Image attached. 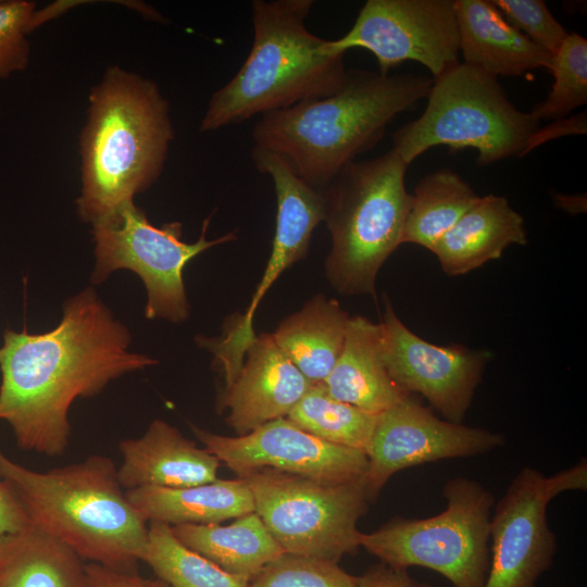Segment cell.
<instances>
[{
    "mask_svg": "<svg viewBox=\"0 0 587 587\" xmlns=\"http://www.w3.org/2000/svg\"><path fill=\"white\" fill-rule=\"evenodd\" d=\"M126 495L148 522L170 526L218 524L255 510L251 489L241 477L185 488L140 487Z\"/></svg>",
    "mask_w": 587,
    "mask_h": 587,
    "instance_id": "cell-22",
    "label": "cell"
},
{
    "mask_svg": "<svg viewBox=\"0 0 587 587\" xmlns=\"http://www.w3.org/2000/svg\"><path fill=\"white\" fill-rule=\"evenodd\" d=\"M446 509L426 519L396 517L375 532L361 533L360 546L382 563L422 566L452 587H484L490 560L492 494L466 477L449 479Z\"/></svg>",
    "mask_w": 587,
    "mask_h": 587,
    "instance_id": "cell-8",
    "label": "cell"
},
{
    "mask_svg": "<svg viewBox=\"0 0 587 587\" xmlns=\"http://www.w3.org/2000/svg\"><path fill=\"white\" fill-rule=\"evenodd\" d=\"M191 429L203 447L238 477L274 469L325 484H346L364 479L369 467L364 452L324 441L287 417L234 437L195 425Z\"/></svg>",
    "mask_w": 587,
    "mask_h": 587,
    "instance_id": "cell-13",
    "label": "cell"
},
{
    "mask_svg": "<svg viewBox=\"0 0 587 587\" xmlns=\"http://www.w3.org/2000/svg\"><path fill=\"white\" fill-rule=\"evenodd\" d=\"M0 587H86V564L67 545L32 525L0 538Z\"/></svg>",
    "mask_w": 587,
    "mask_h": 587,
    "instance_id": "cell-24",
    "label": "cell"
},
{
    "mask_svg": "<svg viewBox=\"0 0 587 587\" xmlns=\"http://www.w3.org/2000/svg\"><path fill=\"white\" fill-rule=\"evenodd\" d=\"M504 437L439 419L412 396L378 413L370 449L365 488L371 502L397 472L439 460L485 454Z\"/></svg>",
    "mask_w": 587,
    "mask_h": 587,
    "instance_id": "cell-15",
    "label": "cell"
},
{
    "mask_svg": "<svg viewBox=\"0 0 587 587\" xmlns=\"http://www.w3.org/2000/svg\"><path fill=\"white\" fill-rule=\"evenodd\" d=\"M377 415L334 398L321 383L311 385L287 419L324 441L366 454Z\"/></svg>",
    "mask_w": 587,
    "mask_h": 587,
    "instance_id": "cell-27",
    "label": "cell"
},
{
    "mask_svg": "<svg viewBox=\"0 0 587 587\" xmlns=\"http://www.w3.org/2000/svg\"><path fill=\"white\" fill-rule=\"evenodd\" d=\"M550 72L553 84L547 97L529 112L539 121L566 117L587 102V40L577 33H569L553 55Z\"/></svg>",
    "mask_w": 587,
    "mask_h": 587,
    "instance_id": "cell-29",
    "label": "cell"
},
{
    "mask_svg": "<svg viewBox=\"0 0 587 587\" xmlns=\"http://www.w3.org/2000/svg\"><path fill=\"white\" fill-rule=\"evenodd\" d=\"M587 461L584 459L574 466L560 471L553 476L546 477V489L550 500L563 491L586 490Z\"/></svg>",
    "mask_w": 587,
    "mask_h": 587,
    "instance_id": "cell-37",
    "label": "cell"
},
{
    "mask_svg": "<svg viewBox=\"0 0 587 587\" xmlns=\"http://www.w3.org/2000/svg\"><path fill=\"white\" fill-rule=\"evenodd\" d=\"M251 159L257 170L268 175L277 200L275 235L262 278L245 313L229 324L220 338L197 337L224 371L225 387L238 375L248 347L255 339L253 316L261 299L279 275L303 259L314 228L325 220V196L303 182L276 153L253 146Z\"/></svg>",
    "mask_w": 587,
    "mask_h": 587,
    "instance_id": "cell-11",
    "label": "cell"
},
{
    "mask_svg": "<svg viewBox=\"0 0 587 587\" xmlns=\"http://www.w3.org/2000/svg\"><path fill=\"white\" fill-rule=\"evenodd\" d=\"M313 0H253V42L235 76L210 98L199 130L238 124L338 91L348 78L344 54L305 21Z\"/></svg>",
    "mask_w": 587,
    "mask_h": 587,
    "instance_id": "cell-5",
    "label": "cell"
},
{
    "mask_svg": "<svg viewBox=\"0 0 587 587\" xmlns=\"http://www.w3.org/2000/svg\"><path fill=\"white\" fill-rule=\"evenodd\" d=\"M118 450L122 464L117 478L125 490L185 488L217 479L221 461L160 419L139 438L121 440Z\"/></svg>",
    "mask_w": 587,
    "mask_h": 587,
    "instance_id": "cell-18",
    "label": "cell"
},
{
    "mask_svg": "<svg viewBox=\"0 0 587 587\" xmlns=\"http://www.w3.org/2000/svg\"><path fill=\"white\" fill-rule=\"evenodd\" d=\"M0 479L32 525L67 545L83 560L136 572L147 547L149 522L128 499L112 459L95 454L36 472L0 449Z\"/></svg>",
    "mask_w": 587,
    "mask_h": 587,
    "instance_id": "cell-4",
    "label": "cell"
},
{
    "mask_svg": "<svg viewBox=\"0 0 587 587\" xmlns=\"http://www.w3.org/2000/svg\"><path fill=\"white\" fill-rule=\"evenodd\" d=\"M433 78L349 70L335 93L261 115L254 146L279 155L311 187L324 190L383 138L389 122L427 97Z\"/></svg>",
    "mask_w": 587,
    "mask_h": 587,
    "instance_id": "cell-2",
    "label": "cell"
},
{
    "mask_svg": "<svg viewBox=\"0 0 587 587\" xmlns=\"http://www.w3.org/2000/svg\"><path fill=\"white\" fill-rule=\"evenodd\" d=\"M132 335L89 286L63 303L49 332L5 329L0 347V421L20 448L48 457L70 444L68 412L118 377L154 365L130 351Z\"/></svg>",
    "mask_w": 587,
    "mask_h": 587,
    "instance_id": "cell-1",
    "label": "cell"
},
{
    "mask_svg": "<svg viewBox=\"0 0 587 587\" xmlns=\"http://www.w3.org/2000/svg\"><path fill=\"white\" fill-rule=\"evenodd\" d=\"M36 3L27 0H0V80L25 71L30 61L27 38Z\"/></svg>",
    "mask_w": 587,
    "mask_h": 587,
    "instance_id": "cell-31",
    "label": "cell"
},
{
    "mask_svg": "<svg viewBox=\"0 0 587 587\" xmlns=\"http://www.w3.org/2000/svg\"><path fill=\"white\" fill-rule=\"evenodd\" d=\"M212 214L202 223L197 241L183 240L180 222L153 225L134 200L118 204L91 223L95 267L90 282L99 285L117 270L136 273L147 291L145 316L182 323L189 316L183 273L201 252L237 239L236 230L208 239Z\"/></svg>",
    "mask_w": 587,
    "mask_h": 587,
    "instance_id": "cell-9",
    "label": "cell"
},
{
    "mask_svg": "<svg viewBox=\"0 0 587 587\" xmlns=\"http://www.w3.org/2000/svg\"><path fill=\"white\" fill-rule=\"evenodd\" d=\"M333 54L361 48L372 52L379 74L415 61L436 77L459 62L454 0H367L352 27L327 41Z\"/></svg>",
    "mask_w": 587,
    "mask_h": 587,
    "instance_id": "cell-12",
    "label": "cell"
},
{
    "mask_svg": "<svg viewBox=\"0 0 587 587\" xmlns=\"http://www.w3.org/2000/svg\"><path fill=\"white\" fill-rule=\"evenodd\" d=\"M526 242L523 216L507 198L486 195L477 198L430 251L447 275L459 276L499 259L509 246Z\"/></svg>",
    "mask_w": 587,
    "mask_h": 587,
    "instance_id": "cell-21",
    "label": "cell"
},
{
    "mask_svg": "<svg viewBox=\"0 0 587 587\" xmlns=\"http://www.w3.org/2000/svg\"><path fill=\"white\" fill-rule=\"evenodd\" d=\"M171 528L184 546L250 582L267 563L285 553L255 512L226 526L182 524Z\"/></svg>",
    "mask_w": 587,
    "mask_h": 587,
    "instance_id": "cell-25",
    "label": "cell"
},
{
    "mask_svg": "<svg viewBox=\"0 0 587 587\" xmlns=\"http://www.w3.org/2000/svg\"><path fill=\"white\" fill-rule=\"evenodd\" d=\"M546 476L524 467L490 520V560L484 587H535L551 566L557 538L547 520Z\"/></svg>",
    "mask_w": 587,
    "mask_h": 587,
    "instance_id": "cell-16",
    "label": "cell"
},
{
    "mask_svg": "<svg viewBox=\"0 0 587 587\" xmlns=\"http://www.w3.org/2000/svg\"><path fill=\"white\" fill-rule=\"evenodd\" d=\"M86 587H171L157 578L140 576L137 572H124L97 563L86 564Z\"/></svg>",
    "mask_w": 587,
    "mask_h": 587,
    "instance_id": "cell-33",
    "label": "cell"
},
{
    "mask_svg": "<svg viewBox=\"0 0 587 587\" xmlns=\"http://www.w3.org/2000/svg\"><path fill=\"white\" fill-rule=\"evenodd\" d=\"M408 164L395 148L348 164L323 190L332 248L325 274L341 295H373L377 274L400 246L410 193Z\"/></svg>",
    "mask_w": 587,
    "mask_h": 587,
    "instance_id": "cell-6",
    "label": "cell"
},
{
    "mask_svg": "<svg viewBox=\"0 0 587 587\" xmlns=\"http://www.w3.org/2000/svg\"><path fill=\"white\" fill-rule=\"evenodd\" d=\"M250 587H359L358 576L338 563L317 558L283 553L267 563Z\"/></svg>",
    "mask_w": 587,
    "mask_h": 587,
    "instance_id": "cell-30",
    "label": "cell"
},
{
    "mask_svg": "<svg viewBox=\"0 0 587 587\" xmlns=\"http://www.w3.org/2000/svg\"><path fill=\"white\" fill-rule=\"evenodd\" d=\"M463 62L494 76L551 68L553 57L514 28L488 0H454Z\"/></svg>",
    "mask_w": 587,
    "mask_h": 587,
    "instance_id": "cell-19",
    "label": "cell"
},
{
    "mask_svg": "<svg viewBox=\"0 0 587 587\" xmlns=\"http://www.w3.org/2000/svg\"><path fill=\"white\" fill-rule=\"evenodd\" d=\"M349 319L336 299L319 294L284 319L272 335L304 377L321 384L341 353Z\"/></svg>",
    "mask_w": 587,
    "mask_h": 587,
    "instance_id": "cell-23",
    "label": "cell"
},
{
    "mask_svg": "<svg viewBox=\"0 0 587 587\" xmlns=\"http://www.w3.org/2000/svg\"><path fill=\"white\" fill-rule=\"evenodd\" d=\"M358 584L359 587H433L413 578L407 569L394 567L382 562L358 576Z\"/></svg>",
    "mask_w": 587,
    "mask_h": 587,
    "instance_id": "cell-34",
    "label": "cell"
},
{
    "mask_svg": "<svg viewBox=\"0 0 587 587\" xmlns=\"http://www.w3.org/2000/svg\"><path fill=\"white\" fill-rule=\"evenodd\" d=\"M173 138L170 104L157 83L109 66L89 92L79 135L80 220L91 224L150 188Z\"/></svg>",
    "mask_w": 587,
    "mask_h": 587,
    "instance_id": "cell-3",
    "label": "cell"
},
{
    "mask_svg": "<svg viewBox=\"0 0 587 587\" xmlns=\"http://www.w3.org/2000/svg\"><path fill=\"white\" fill-rule=\"evenodd\" d=\"M32 523L10 487L0 479V538L23 530Z\"/></svg>",
    "mask_w": 587,
    "mask_h": 587,
    "instance_id": "cell-35",
    "label": "cell"
},
{
    "mask_svg": "<svg viewBox=\"0 0 587 587\" xmlns=\"http://www.w3.org/2000/svg\"><path fill=\"white\" fill-rule=\"evenodd\" d=\"M574 134H586V112L552 121L549 125L540 126L532 137L526 153L546 141Z\"/></svg>",
    "mask_w": 587,
    "mask_h": 587,
    "instance_id": "cell-36",
    "label": "cell"
},
{
    "mask_svg": "<svg viewBox=\"0 0 587 587\" xmlns=\"http://www.w3.org/2000/svg\"><path fill=\"white\" fill-rule=\"evenodd\" d=\"M419 118L394 134V147L410 165L436 146L473 148L480 166L524 157L541 123L519 110L494 77L458 62L433 77Z\"/></svg>",
    "mask_w": 587,
    "mask_h": 587,
    "instance_id": "cell-7",
    "label": "cell"
},
{
    "mask_svg": "<svg viewBox=\"0 0 587 587\" xmlns=\"http://www.w3.org/2000/svg\"><path fill=\"white\" fill-rule=\"evenodd\" d=\"M254 499V512L285 553L336 562L360 546L359 520L371 500L365 478L325 484L274 469L239 476Z\"/></svg>",
    "mask_w": 587,
    "mask_h": 587,
    "instance_id": "cell-10",
    "label": "cell"
},
{
    "mask_svg": "<svg viewBox=\"0 0 587 587\" xmlns=\"http://www.w3.org/2000/svg\"><path fill=\"white\" fill-rule=\"evenodd\" d=\"M379 325L384 360L391 378L407 392L424 397L445 420L461 423L490 352L424 340L403 324L389 300Z\"/></svg>",
    "mask_w": 587,
    "mask_h": 587,
    "instance_id": "cell-14",
    "label": "cell"
},
{
    "mask_svg": "<svg viewBox=\"0 0 587 587\" xmlns=\"http://www.w3.org/2000/svg\"><path fill=\"white\" fill-rule=\"evenodd\" d=\"M141 561L171 587H250L247 577L234 575L184 546L170 525L149 522Z\"/></svg>",
    "mask_w": 587,
    "mask_h": 587,
    "instance_id": "cell-28",
    "label": "cell"
},
{
    "mask_svg": "<svg viewBox=\"0 0 587 587\" xmlns=\"http://www.w3.org/2000/svg\"><path fill=\"white\" fill-rule=\"evenodd\" d=\"M492 3L514 28L552 57L569 36L542 0H492Z\"/></svg>",
    "mask_w": 587,
    "mask_h": 587,
    "instance_id": "cell-32",
    "label": "cell"
},
{
    "mask_svg": "<svg viewBox=\"0 0 587 587\" xmlns=\"http://www.w3.org/2000/svg\"><path fill=\"white\" fill-rule=\"evenodd\" d=\"M555 204L571 213H577L585 211L583 205L586 207V197L582 196H554Z\"/></svg>",
    "mask_w": 587,
    "mask_h": 587,
    "instance_id": "cell-38",
    "label": "cell"
},
{
    "mask_svg": "<svg viewBox=\"0 0 587 587\" xmlns=\"http://www.w3.org/2000/svg\"><path fill=\"white\" fill-rule=\"evenodd\" d=\"M323 385L336 399L380 413L412 396L390 376L379 323L350 316L341 353Z\"/></svg>",
    "mask_w": 587,
    "mask_h": 587,
    "instance_id": "cell-20",
    "label": "cell"
},
{
    "mask_svg": "<svg viewBox=\"0 0 587 587\" xmlns=\"http://www.w3.org/2000/svg\"><path fill=\"white\" fill-rule=\"evenodd\" d=\"M311 383L280 350L272 334H261L248 347L242 366L224 389L222 408L227 424L246 435L282 417L301 400Z\"/></svg>",
    "mask_w": 587,
    "mask_h": 587,
    "instance_id": "cell-17",
    "label": "cell"
},
{
    "mask_svg": "<svg viewBox=\"0 0 587 587\" xmlns=\"http://www.w3.org/2000/svg\"><path fill=\"white\" fill-rule=\"evenodd\" d=\"M478 197L450 168L426 175L410 193L401 243L419 245L430 251Z\"/></svg>",
    "mask_w": 587,
    "mask_h": 587,
    "instance_id": "cell-26",
    "label": "cell"
}]
</instances>
